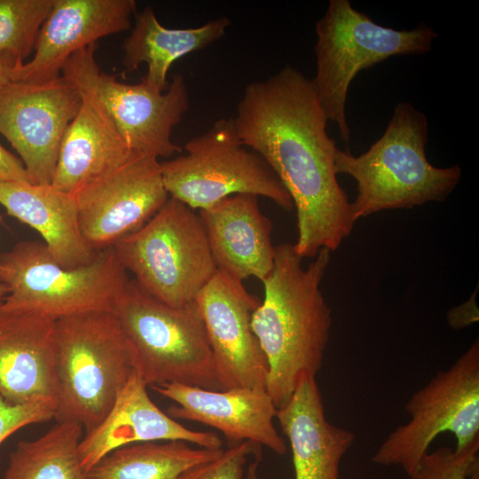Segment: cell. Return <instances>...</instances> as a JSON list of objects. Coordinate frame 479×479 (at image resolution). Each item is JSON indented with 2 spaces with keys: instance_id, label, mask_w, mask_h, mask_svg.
I'll return each instance as SVG.
<instances>
[{
  "instance_id": "4dcf8cb0",
  "label": "cell",
  "mask_w": 479,
  "mask_h": 479,
  "mask_svg": "<svg viewBox=\"0 0 479 479\" xmlns=\"http://www.w3.org/2000/svg\"><path fill=\"white\" fill-rule=\"evenodd\" d=\"M476 291L469 300L452 308L448 312L447 321L452 328L458 330L478 321V308L475 302Z\"/></svg>"
},
{
  "instance_id": "ffe728a7",
  "label": "cell",
  "mask_w": 479,
  "mask_h": 479,
  "mask_svg": "<svg viewBox=\"0 0 479 479\" xmlns=\"http://www.w3.org/2000/svg\"><path fill=\"white\" fill-rule=\"evenodd\" d=\"M276 418L290 444L294 479H340L355 434L328 421L316 377L300 381Z\"/></svg>"
},
{
  "instance_id": "5bb4252c",
  "label": "cell",
  "mask_w": 479,
  "mask_h": 479,
  "mask_svg": "<svg viewBox=\"0 0 479 479\" xmlns=\"http://www.w3.org/2000/svg\"><path fill=\"white\" fill-rule=\"evenodd\" d=\"M222 390L265 389L267 362L251 327L260 302L242 282L216 271L195 298Z\"/></svg>"
},
{
  "instance_id": "7402d4cb",
  "label": "cell",
  "mask_w": 479,
  "mask_h": 479,
  "mask_svg": "<svg viewBox=\"0 0 479 479\" xmlns=\"http://www.w3.org/2000/svg\"><path fill=\"white\" fill-rule=\"evenodd\" d=\"M0 204L9 216L41 235L50 254L61 266L77 268L96 255L82 235L74 194L51 184L0 182Z\"/></svg>"
},
{
  "instance_id": "8fae6325",
  "label": "cell",
  "mask_w": 479,
  "mask_h": 479,
  "mask_svg": "<svg viewBox=\"0 0 479 479\" xmlns=\"http://www.w3.org/2000/svg\"><path fill=\"white\" fill-rule=\"evenodd\" d=\"M97 44L79 50L65 63L61 75L78 88L92 92L106 109L132 154L169 158L182 152L171 138L173 128L190 106L185 77L174 75L166 90L145 80L130 84L102 71Z\"/></svg>"
},
{
  "instance_id": "7c38bea8",
  "label": "cell",
  "mask_w": 479,
  "mask_h": 479,
  "mask_svg": "<svg viewBox=\"0 0 479 479\" xmlns=\"http://www.w3.org/2000/svg\"><path fill=\"white\" fill-rule=\"evenodd\" d=\"M82 103L64 76L40 83L12 81L0 89V134L19 153L33 184H51L64 134Z\"/></svg>"
},
{
  "instance_id": "44dd1931",
  "label": "cell",
  "mask_w": 479,
  "mask_h": 479,
  "mask_svg": "<svg viewBox=\"0 0 479 479\" xmlns=\"http://www.w3.org/2000/svg\"><path fill=\"white\" fill-rule=\"evenodd\" d=\"M62 138L51 185L75 192L124 163L131 152L106 109L88 90Z\"/></svg>"
},
{
  "instance_id": "603a6c76",
  "label": "cell",
  "mask_w": 479,
  "mask_h": 479,
  "mask_svg": "<svg viewBox=\"0 0 479 479\" xmlns=\"http://www.w3.org/2000/svg\"><path fill=\"white\" fill-rule=\"evenodd\" d=\"M134 17V27L122 43L124 70L131 72L146 64L143 80L161 91L169 87L167 76L175 61L220 40L231 25L227 17H220L197 27L168 28L150 6Z\"/></svg>"
},
{
  "instance_id": "4fadbf2b",
  "label": "cell",
  "mask_w": 479,
  "mask_h": 479,
  "mask_svg": "<svg viewBox=\"0 0 479 479\" xmlns=\"http://www.w3.org/2000/svg\"><path fill=\"white\" fill-rule=\"evenodd\" d=\"M74 196L82 235L95 252L139 229L169 198L160 160L141 154H132Z\"/></svg>"
},
{
  "instance_id": "e0dca14e",
  "label": "cell",
  "mask_w": 479,
  "mask_h": 479,
  "mask_svg": "<svg viewBox=\"0 0 479 479\" xmlns=\"http://www.w3.org/2000/svg\"><path fill=\"white\" fill-rule=\"evenodd\" d=\"M146 388L134 371L108 413L81 439L79 456L87 472L108 453L134 444L180 440L202 448H222L216 433L189 429L162 412Z\"/></svg>"
},
{
  "instance_id": "3957f363",
  "label": "cell",
  "mask_w": 479,
  "mask_h": 479,
  "mask_svg": "<svg viewBox=\"0 0 479 479\" xmlns=\"http://www.w3.org/2000/svg\"><path fill=\"white\" fill-rule=\"evenodd\" d=\"M428 122L411 103L400 102L382 136L359 156L336 147L335 174L355 179L351 202L355 220L389 209L412 208L443 201L461 177L459 165L437 168L426 156Z\"/></svg>"
},
{
  "instance_id": "52a82bcc",
  "label": "cell",
  "mask_w": 479,
  "mask_h": 479,
  "mask_svg": "<svg viewBox=\"0 0 479 479\" xmlns=\"http://www.w3.org/2000/svg\"><path fill=\"white\" fill-rule=\"evenodd\" d=\"M316 35L317 71L312 82L327 120L338 126L348 145L346 101L357 73L393 56L426 53L438 35L424 23L412 30L383 27L353 8L349 0L329 1L316 24Z\"/></svg>"
},
{
  "instance_id": "277c9868",
  "label": "cell",
  "mask_w": 479,
  "mask_h": 479,
  "mask_svg": "<svg viewBox=\"0 0 479 479\" xmlns=\"http://www.w3.org/2000/svg\"><path fill=\"white\" fill-rule=\"evenodd\" d=\"M57 421L80 424L85 433L108 413L135 371L115 315L92 310L55 321Z\"/></svg>"
},
{
  "instance_id": "5b68a950",
  "label": "cell",
  "mask_w": 479,
  "mask_h": 479,
  "mask_svg": "<svg viewBox=\"0 0 479 479\" xmlns=\"http://www.w3.org/2000/svg\"><path fill=\"white\" fill-rule=\"evenodd\" d=\"M133 367L146 386L181 383L222 390L197 302L171 307L133 279L114 302Z\"/></svg>"
},
{
  "instance_id": "d4e9b609",
  "label": "cell",
  "mask_w": 479,
  "mask_h": 479,
  "mask_svg": "<svg viewBox=\"0 0 479 479\" xmlns=\"http://www.w3.org/2000/svg\"><path fill=\"white\" fill-rule=\"evenodd\" d=\"M82 431L78 423L58 421L41 436L20 441L2 479H93L79 456Z\"/></svg>"
},
{
  "instance_id": "ba28073f",
  "label": "cell",
  "mask_w": 479,
  "mask_h": 479,
  "mask_svg": "<svg viewBox=\"0 0 479 479\" xmlns=\"http://www.w3.org/2000/svg\"><path fill=\"white\" fill-rule=\"evenodd\" d=\"M113 248L134 282L171 307L193 302L217 271L199 214L170 197Z\"/></svg>"
},
{
  "instance_id": "cb8c5ba5",
  "label": "cell",
  "mask_w": 479,
  "mask_h": 479,
  "mask_svg": "<svg viewBox=\"0 0 479 479\" xmlns=\"http://www.w3.org/2000/svg\"><path fill=\"white\" fill-rule=\"evenodd\" d=\"M222 452V448L194 447L180 440L134 444L108 453L88 473L93 479H177Z\"/></svg>"
},
{
  "instance_id": "30bf717a",
  "label": "cell",
  "mask_w": 479,
  "mask_h": 479,
  "mask_svg": "<svg viewBox=\"0 0 479 479\" xmlns=\"http://www.w3.org/2000/svg\"><path fill=\"white\" fill-rule=\"evenodd\" d=\"M409 420L389 434L372 458L379 466L401 467L411 478L429 445L452 433L456 450L479 440V342L410 397Z\"/></svg>"
},
{
  "instance_id": "8992f818",
  "label": "cell",
  "mask_w": 479,
  "mask_h": 479,
  "mask_svg": "<svg viewBox=\"0 0 479 479\" xmlns=\"http://www.w3.org/2000/svg\"><path fill=\"white\" fill-rule=\"evenodd\" d=\"M130 280L113 247L74 269L59 264L42 241H20L0 254V282L9 287L1 305L53 320L112 311Z\"/></svg>"
},
{
  "instance_id": "2e32d148",
  "label": "cell",
  "mask_w": 479,
  "mask_h": 479,
  "mask_svg": "<svg viewBox=\"0 0 479 479\" xmlns=\"http://www.w3.org/2000/svg\"><path fill=\"white\" fill-rule=\"evenodd\" d=\"M151 388L176 404L167 409V414L175 420L215 428L232 444L250 441L278 455L287 452L286 443L273 423L278 409L266 389L212 390L176 382Z\"/></svg>"
},
{
  "instance_id": "d6a6232c",
  "label": "cell",
  "mask_w": 479,
  "mask_h": 479,
  "mask_svg": "<svg viewBox=\"0 0 479 479\" xmlns=\"http://www.w3.org/2000/svg\"><path fill=\"white\" fill-rule=\"evenodd\" d=\"M13 70L14 69L0 63V89L12 81Z\"/></svg>"
},
{
  "instance_id": "4316f807",
  "label": "cell",
  "mask_w": 479,
  "mask_h": 479,
  "mask_svg": "<svg viewBox=\"0 0 479 479\" xmlns=\"http://www.w3.org/2000/svg\"><path fill=\"white\" fill-rule=\"evenodd\" d=\"M479 440L461 450L440 447L427 452L411 479H479Z\"/></svg>"
},
{
  "instance_id": "e575fe53",
  "label": "cell",
  "mask_w": 479,
  "mask_h": 479,
  "mask_svg": "<svg viewBox=\"0 0 479 479\" xmlns=\"http://www.w3.org/2000/svg\"><path fill=\"white\" fill-rule=\"evenodd\" d=\"M3 221V216L0 215V222Z\"/></svg>"
},
{
  "instance_id": "ac0fdd59",
  "label": "cell",
  "mask_w": 479,
  "mask_h": 479,
  "mask_svg": "<svg viewBox=\"0 0 479 479\" xmlns=\"http://www.w3.org/2000/svg\"><path fill=\"white\" fill-rule=\"evenodd\" d=\"M55 321L0 303V396L9 404H56Z\"/></svg>"
},
{
  "instance_id": "d6986e66",
  "label": "cell",
  "mask_w": 479,
  "mask_h": 479,
  "mask_svg": "<svg viewBox=\"0 0 479 479\" xmlns=\"http://www.w3.org/2000/svg\"><path fill=\"white\" fill-rule=\"evenodd\" d=\"M217 271L242 282L263 281L274 265L272 225L263 214L257 196L234 194L199 210Z\"/></svg>"
},
{
  "instance_id": "6da1fadb",
  "label": "cell",
  "mask_w": 479,
  "mask_h": 479,
  "mask_svg": "<svg viewBox=\"0 0 479 479\" xmlns=\"http://www.w3.org/2000/svg\"><path fill=\"white\" fill-rule=\"evenodd\" d=\"M233 119L242 143L271 169L296 209L297 254L314 258L336 250L356 220L336 178L335 141L312 80L286 66L247 85Z\"/></svg>"
},
{
  "instance_id": "9c48e42d",
  "label": "cell",
  "mask_w": 479,
  "mask_h": 479,
  "mask_svg": "<svg viewBox=\"0 0 479 479\" xmlns=\"http://www.w3.org/2000/svg\"><path fill=\"white\" fill-rule=\"evenodd\" d=\"M185 153L161 161L170 198L191 208H208L234 194L271 200L290 211L293 200L269 165L240 140L233 119H219L188 140Z\"/></svg>"
},
{
  "instance_id": "484cf974",
  "label": "cell",
  "mask_w": 479,
  "mask_h": 479,
  "mask_svg": "<svg viewBox=\"0 0 479 479\" xmlns=\"http://www.w3.org/2000/svg\"><path fill=\"white\" fill-rule=\"evenodd\" d=\"M54 0H0V63L16 69L34 51Z\"/></svg>"
},
{
  "instance_id": "83f0119b",
  "label": "cell",
  "mask_w": 479,
  "mask_h": 479,
  "mask_svg": "<svg viewBox=\"0 0 479 479\" xmlns=\"http://www.w3.org/2000/svg\"><path fill=\"white\" fill-rule=\"evenodd\" d=\"M260 452L259 445L250 441L234 444L216 458L185 471L177 479H242L247 457Z\"/></svg>"
},
{
  "instance_id": "f546056e",
  "label": "cell",
  "mask_w": 479,
  "mask_h": 479,
  "mask_svg": "<svg viewBox=\"0 0 479 479\" xmlns=\"http://www.w3.org/2000/svg\"><path fill=\"white\" fill-rule=\"evenodd\" d=\"M12 181L30 182L21 160L0 144V182Z\"/></svg>"
},
{
  "instance_id": "9a60e30c",
  "label": "cell",
  "mask_w": 479,
  "mask_h": 479,
  "mask_svg": "<svg viewBox=\"0 0 479 479\" xmlns=\"http://www.w3.org/2000/svg\"><path fill=\"white\" fill-rule=\"evenodd\" d=\"M136 6L135 0H54L32 59L13 70L12 81L40 83L59 77L74 53L129 30Z\"/></svg>"
},
{
  "instance_id": "1f68e13d",
  "label": "cell",
  "mask_w": 479,
  "mask_h": 479,
  "mask_svg": "<svg viewBox=\"0 0 479 479\" xmlns=\"http://www.w3.org/2000/svg\"><path fill=\"white\" fill-rule=\"evenodd\" d=\"M261 461V453L255 455V459L252 461L247 469L246 479H260L258 475V466Z\"/></svg>"
},
{
  "instance_id": "836d02e7",
  "label": "cell",
  "mask_w": 479,
  "mask_h": 479,
  "mask_svg": "<svg viewBox=\"0 0 479 479\" xmlns=\"http://www.w3.org/2000/svg\"><path fill=\"white\" fill-rule=\"evenodd\" d=\"M9 294V287L7 285L0 282V303L4 297Z\"/></svg>"
},
{
  "instance_id": "f1b7e54d",
  "label": "cell",
  "mask_w": 479,
  "mask_h": 479,
  "mask_svg": "<svg viewBox=\"0 0 479 479\" xmlns=\"http://www.w3.org/2000/svg\"><path fill=\"white\" fill-rule=\"evenodd\" d=\"M55 412L56 404L50 399L12 404L0 396V445L21 428L54 418Z\"/></svg>"
},
{
  "instance_id": "7a4b0ae2",
  "label": "cell",
  "mask_w": 479,
  "mask_h": 479,
  "mask_svg": "<svg viewBox=\"0 0 479 479\" xmlns=\"http://www.w3.org/2000/svg\"><path fill=\"white\" fill-rule=\"evenodd\" d=\"M302 267L294 245L275 247L274 265L263 281V300L251 318V327L267 362L265 389L278 408L300 381L316 377L329 341L332 315L320 289L331 251L321 248Z\"/></svg>"
}]
</instances>
